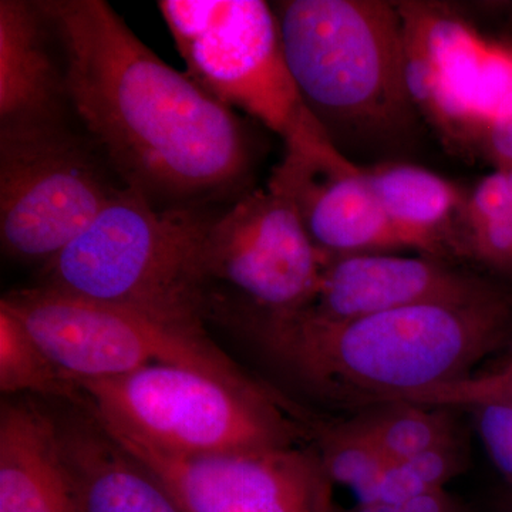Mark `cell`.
I'll list each match as a JSON object with an SVG mask.
<instances>
[{"label": "cell", "mask_w": 512, "mask_h": 512, "mask_svg": "<svg viewBox=\"0 0 512 512\" xmlns=\"http://www.w3.org/2000/svg\"><path fill=\"white\" fill-rule=\"evenodd\" d=\"M217 214L207 205L157 207L124 187L86 231L42 266L39 285L210 336L201 252Z\"/></svg>", "instance_id": "obj_4"}, {"label": "cell", "mask_w": 512, "mask_h": 512, "mask_svg": "<svg viewBox=\"0 0 512 512\" xmlns=\"http://www.w3.org/2000/svg\"><path fill=\"white\" fill-rule=\"evenodd\" d=\"M0 392L50 402H76L79 389L12 313L0 308Z\"/></svg>", "instance_id": "obj_20"}, {"label": "cell", "mask_w": 512, "mask_h": 512, "mask_svg": "<svg viewBox=\"0 0 512 512\" xmlns=\"http://www.w3.org/2000/svg\"><path fill=\"white\" fill-rule=\"evenodd\" d=\"M0 512H82L60 456L47 400L3 397Z\"/></svg>", "instance_id": "obj_15"}, {"label": "cell", "mask_w": 512, "mask_h": 512, "mask_svg": "<svg viewBox=\"0 0 512 512\" xmlns=\"http://www.w3.org/2000/svg\"><path fill=\"white\" fill-rule=\"evenodd\" d=\"M57 444L82 512H185L147 466L86 407L49 402Z\"/></svg>", "instance_id": "obj_14"}, {"label": "cell", "mask_w": 512, "mask_h": 512, "mask_svg": "<svg viewBox=\"0 0 512 512\" xmlns=\"http://www.w3.org/2000/svg\"><path fill=\"white\" fill-rule=\"evenodd\" d=\"M274 9L303 106L343 156L413 143L420 114L407 89L397 3L285 0Z\"/></svg>", "instance_id": "obj_3"}, {"label": "cell", "mask_w": 512, "mask_h": 512, "mask_svg": "<svg viewBox=\"0 0 512 512\" xmlns=\"http://www.w3.org/2000/svg\"><path fill=\"white\" fill-rule=\"evenodd\" d=\"M478 150L495 168L512 167V110L485 128Z\"/></svg>", "instance_id": "obj_24"}, {"label": "cell", "mask_w": 512, "mask_h": 512, "mask_svg": "<svg viewBox=\"0 0 512 512\" xmlns=\"http://www.w3.org/2000/svg\"><path fill=\"white\" fill-rule=\"evenodd\" d=\"M121 190L63 124L0 134V241L16 261H52Z\"/></svg>", "instance_id": "obj_9"}, {"label": "cell", "mask_w": 512, "mask_h": 512, "mask_svg": "<svg viewBox=\"0 0 512 512\" xmlns=\"http://www.w3.org/2000/svg\"><path fill=\"white\" fill-rule=\"evenodd\" d=\"M187 74L229 109L288 138L309 111L288 64L274 6L262 0H161Z\"/></svg>", "instance_id": "obj_8"}, {"label": "cell", "mask_w": 512, "mask_h": 512, "mask_svg": "<svg viewBox=\"0 0 512 512\" xmlns=\"http://www.w3.org/2000/svg\"><path fill=\"white\" fill-rule=\"evenodd\" d=\"M328 256L313 244L291 202L265 188L214 218L201 252L208 323L239 335L311 305Z\"/></svg>", "instance_id": "obj_6"}, {"label": "cell", "mask_w": 512, "mask_h": 512, "mask_svg": "<svg viewBox=\"0 0 512 512\" xmlns=\"http://www.w3.org/2000/svg\"><path fill=\"white\" fill-rule=\"evenodd\" d=\"M454 410L390 402L366 407L346 417L373 441L389 463H399L421 451L458 439Z\"/></svg>", "instance_id": "obj_19"}, {"label": "cell", "mask_w": 512, "mask_h": 512, "mask_svg": "<svg viewBox=\"0 0 512 512\" xmlns=\"http://www.w3.org/2000/svg\"><path fill=\"white\" fill-rule=\"evenodd\" d=\"M494 467L512 488V404L484 402L466 407Z\"/></svg>", "instance_id": "obj_22"}, {"label": "cell", "mask_w": 512, "mask_h": 512, "mask_svg": "<svg viewBox=\"0 0 512 512\" xmlns=\"http://www.w3.org/2000/svg\"><path fill=\"white\" fill-rule=\"evenodd\" d=\"M268 188L286 198L315 247L328 258L404 249L365 167L343 156L312 116L285 138Z\"/></svg>", "instance_id": "obj_11"}, {"label": "cell", "mask_w": 512, "mask_h": 512, "mask_svg": "<svg viewBox=\"0 0 512 512\" xmlns=\"http://www.w3.org/2000/svg\"><path fill=\"white\" fill-rule=\"evenodd\" d=\"M286 409L305 427L333 484L350 488L359 503H379L389 461L373 441L349 417H326L289 396Z\"/></svg>", "instance_id": "obj_18"}, {"label": "cell", "mask_w": 512, "mask_h": 512, "mask_svg": "<svg viewBox=\"0 0 512 512\" xmlns=\"http://www.w3.org/2000/svg\"><path fill=\"white\" fill-rule=\"evenodd\" d=\"M512 284L433 256L362 254L328 258L311 305L296 315L348 320L420 305H470Z\"/></svg>", "instance_id": "obj_13"}, {"label": "cell", "mask_w": 512, "mask_h": 512, "mask_svg": "<svg viewBox=\"0 0 512 512\" xmlns=\"http://www.w3.org/2000/svg\"><path fill=\"white\" fill-rule=\"evenodd\" d=\"M402 402L456 410L484 402L512 404V369H495L485 375H473L460 382L431 387L412 394Z\"/></svg>", "instance_id": "obj_21"}, {"label": "cell", "mask_w": 512, "mask_h": 512, "mask_svg": "<svg viewBox=\"0 0 512 512\" xmlns=\"http://www.w3.org/2000/svg\"><path fill=\"white\" fill-rule=\"evenodd\" d=\"M320 406L346 416L460 382L512 346V289L470 305H420L348 320L292 315L244 333Z\"/></svg>", "instance_id": "obj_2"}, {"label": "cell", "mask_w": 512, "mask_h": 512, "mask_svg": "<svg viewBox=\"0 0 512 512\" xmlns=\"http://www.w3.org/2000/svg\"><path fill=\"white\" fill-rule=\"evenodd\" d=\"M339 512H400V508L393 507V505L380 503L379 501V503L369 504L357 503L356 507L350 508L349 511Z\"/></svg>", "instance_id": "obj_26"}, {"label": "cell", "mask_w": 512, "mask_h": 512, "mask_svg": "<svg viewBox=\"0 0 512 512\" xmlns=\"http://www.w3.org/2000/svg\"><path fill=\"white\" fill-rule=\"evenodd\" d=\"M0 308L12 313L72 380L111 379L173 365L249 392L269 387L244 372L210 336L192 335L116 306L37 285L9 292Z\"/></svg>", "instance_id": "obj_7"}, {"label": "cell", "mask_w": 512, "mask_h": 512, "mask_svg": "<svg viewBox=\"0 0 512 512\" xmlns=\"http://www.w3.org/2000/svg\"><path fill=\"white\" fill-rule=\"evenodd\" d=\"M37 5L63 47L67 100L124 187L175 207L245 183L251 144L234 110L163 62L109 3Z\"/></svg>", "instance_id": "obj_1"}, {"label": "cell", "mask_w": 512, "mask_h": 512, "mask_svg": "<svg viewBox=\"0 0 512 512\" xmlns=\"http://www.w3.org/2000/svg\"><path fill=\"white\" fill-rule=\"evenodd\" d=\"M397 8L414 107L451 147L478 148L477 93L487 43L450 6L403 2Z\"/></svg>", "instance_id": "obj_12"}, {"label": "cell", "mask_w": 512, "mask_h": 512, "mask_svg": "<svg viewBox=\"0 0 512 512\" xmlns=\"http://www.w3.org/2000/svg\"><path fill=\"white\" fill-rule=\"evenodd\" d=\"M90 413L163 481L185 512H339L333 501L335 484L311 443L180 454Z\"/></svg>", "instance_id": "obj_10"}, {"label": "cell", "mask_w": 512, "mask_h": 512, "mask_svg": "<svg viewBox=\"0 0 512 512\" xmlns=\"http://www.w3.org/2000/svg\"><path fill=\"white\" fill-rule=\"evenodd\" d=\"M400 512H468L464 510L463 505L454 500L450 494L439 490L427 491V493L413 498L409 503L400 508Z\"/></svg>", "instance_id": "obj_25"}, {"label": "cell", "mask_w": 512, "mask_h": 512, "mask_svg": "<svg viewBox=\"0 0 512 512\" xmlns=\"http://www.w3.org/2000/svg\"><path fill=\"white\" fill-rule=\"evenodd\" d=\"M497 369H512V350L510 355L505 357L504 362H501V365L498 366Z\"/></svg>", "instance_id": "obj_27"}, {"label": "cell", "mask_w": 512, "mask_h": 512, "mask_svg": "<svg viewBox=\"0 0 512 512\" xmlns=\"http://www.w3.org/2000/svg\"><path fill=\"white\" fill-rule=\"evenodd\" d=\"M400 467L412 478L423 493L444 488L448 481L460 476L467 467V451L456 439L421 451L416 456L399 461Z\"/></svg>", "instance_id": "obj_23"}, {"label": "cell", "mask_w": 512, "mask_h": 512, "mask_svg": "<svg viewBox=\"0 0 512 512\" xmlns=\"http://www.w3.org/2000/svg\"><path fill=\"white\" fill-rule=\"evenodd\" d=\"M363 167L404 249L446 261L460 259L468 191L406 161H377Z\"/></svg>", "instance_id": "obj_17"}, {"label": "cell", "mask_w": 512, "mask_h": 512, "mask_svg": "<svg viewBox=\"0 0 512 512\" xmlns=\"http://www.w3.org/2000/svg\"><path fill=\"white\" fill-rule=\"evenodd\" d=\"M46 29L37 2H0V134L63 124L66 83Z\"/></svg>", "instance_id": "obj_16"}, {"label": "cell", "mask_w": 512, "mask_h": 512, "mask_svg": "<svg viewBox=\"0 0 512 512\" xmlns=\"http://www.w3.org/2000/svg\"><path fill=\"white\" fill-rule=\"evenodd\" d=\"M73 382L79 389L73 403L174 453H234L309 443L301 421L286 409V394L272 386L249 392L173 365Z\"/></svg>", "instance_id": "obj_5"}]
</instances>
